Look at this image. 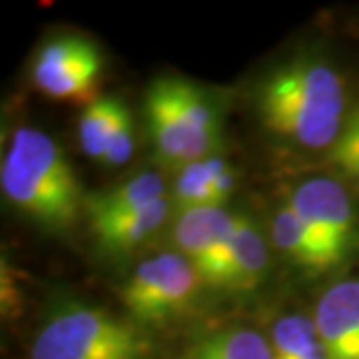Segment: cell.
<instances>
[{"label": "cell", "mask_w": 359, "mask_h": 359, "mask_svg": "<svg viewBox=\"0 0 359 359\" xmlns=\"http://www.w3.org/2000/svg\"><path fill=\"white\" fill-rule=\"evenodd\" d=\"M166 198V182L156 172H142L110 190L90 194L84 198V212L90 226L126 216L140 208Z\"/></svg>", "instance_id": "obj_12"}, {"label": "cell", "mask_w": 359, "mask_h": 359, "mask_svg": "<svg viewBox=\"0 0 359 359\" xmlns=\"http://www.w3.org/2000/svg\"><path fill=\"white\" fill-rule=\"evenodd\" d=\"M269 266V248L256 224L245 216L231 233L218 259L205 273L204 283L233 292H250L264 280Z\"/></svg>", "instance_id": "obj_8"}, {"label": "cell", "mask_w": 359, "mask_h": 359, "mask_svg": "<svg viewBox=\"0 0 359 359\" xmlns=\"http://www.w3.org/2000/svg\"><path fill=\"white\" fill-rule=\"evenodd\" d=\"M349 110L346 80L318 56L283 62L257 88L262 124L302 150H332Z\"/></svg>", "instance_id": "obj_1"}, {"label": "cell", "mask_w": 359, "mask_h": 359, "mask_svg": "<svg viewBox=\"0 0 359 359\" xmlns=\"http://www.w3.org/2000/svg\"><path fill=\"white\" fill-rule=\"evenodd\" d=\"M222 162L224 160L218 156H208L204 160L180 168L174 188H172V200L180 208V212L212 205L210 190H212V182Z\"/></svg>", "instance_id": "obj_17"}, {"label": "cell", "mask_w": 359, "mask_h": 359, "mask_svg": "<svg viewBox=\"0 0 359 359\" xmlns=\"http://www.w3.org/2000/svg\"><path fill=\"white\" fill-rule=\"evenodd\" d=\"M330 152L335 166L359 186V104L351 106L344 130Z\"/></svg>", "instance_id": "obj_18"}, {"label": "cell", "mask_w": 359, "mask_h": 359, "mask_svg": "<svg viewBox=\"0 0 359 359\" xmlns=\"http://www.w3.org/2000/svg\"><path fill=\"white\" fill-rule=\"evenodd\" d=\"M202 285V276L182 254H160L138 264L120 299L134 320L166 321L190 308Z\"/></svg>", "instance_id": "obj_5"}, {"label": "cell", "mask_w": 359, "mask_h": 359, "mask_svg": "<svg viewBox=\"0 0 359 359\" xmlns=\"http://www.w3.org/2000/svg\"><path fill=\"white\" fill-rule=\"evenodd\" d=\"M182 359H273V353L259 332L236 325L194 339Z\"/></svg>", "instance_id": "obj_14"}, {"label": "cell", "mask_w": 359, "mask_h": 359, "mask_svg": "<svg viewBox=\"0 0 359 359\" xmlns=\"http://www.w3.org/2000/svg\"><path fill=\"white\" fill-rule=\"evenodd\" d=\"M28 359H158L154 341L108 309L70 302L34 334Z\"/></svg>", "instance_id": "obj_3"}, {"label": "cell", "mask_w": 359, "mask_h": 359, "mask_svg": "<svg viewBox=\"0 0 359 359\" xmlns=\"http://www.w3.org/2000/svg\"><path fill=\"white\" fill-rule=\"evenodd\" d=\"M238 222L240 216L222 205H202L180 212L174 226V242L178 254L198 269L202 280L226 248Z\"/></svg>", "instance_id": "obj_9"}, {"label": "cell", "mask_w": 359, "mask_h": 359, "mask_svg": "<svg viewBox=\"0 0 359 359\" xmlns=\"http://www.w3.org/2000/svg\"><path fill=\"white\" fill-rule=\"evenodd\" d=\"M287 204L308 224L339 264L358 244V214L347 188L335 178L316 176L297 184Z\"/></svg>", "instance_id": "obj_7"}, {"label": "cell", "mask_w": 359, "mask_h": 359, "mask_svg": "<svg viewBox=\"0 0 359 359\" xmlns=\"http://www.w3.org/2000/svg\"><path fill=\"white\" fill-rule=\"evenodd\" d=\"M102 74V54L82 36H54L40 44L32 60V82L52 100L94 102Z\"/></svg>", "instance_id": "obj_6"}, {"label": "cell", "mask_w": 359, "mask_h": 359, "mask_svg": "<svg viewBox=\"0 0 359 359\" xmlns=\"http://www.w3.org/2000/svg\"><path fill=\"white\" fill-rule=\"evenodd\" d=\"M313 321L327 359H359V280H346L325 290Z\"/></svg>", "instance_id": "obj_10"}, {"label": "cell", "mask_w": 359, "mask_h": 359, "mask_svg": "<svg viewBox=\"0 0 359 359\" xmlns=\"http://www.w3.org/2000/svg\"><path fill=\"white\" fill-rule=\"evenodd\" d=\"M271 242L292 264L309 271H325L339 266V259L297 216L292 205L282 204L271 216Z\"/></svg>", "instance_id": "obj_11"}, {"label": "cell", "mask_w": 359, "mask_h": 359, "mask_svg": "<svg viewBox=\"0 0 359 359\" xmlns=\"http://www.w3.org/2000/svg\"><path fill=\"white\" fill-rule=\"evenodd\" d=\"M0 188L18 212L48 230L70 228L84 210L86 196L62 146L32 126L13 132L2 156Z\"/></svg>", "instance_id": "obj_2"}, {"label": "cell", "mask_w": 359, "mask_h": 359, "mask_svg": "<svg viewBox=\"0 0 359 359\" xmlns=\"http://www.w3.org/2000/svg\"><path fill=\"white\" fill-rule=\"evenodd\" d=\"M236 184H238V178H236V172L230 164L222 162V166L218 168L216 176H214V182H212V190H210V202L212 205H222L228 198L231 196V192L236 190Z\"/></svg>", "instance_id": "obj_21"}, {"label": "cell", "mask_w": 359, "mask_h": 359, "mask_svg": "<svg viewBox=\"0 0 359 359\" xmlns=\"http://www.w3.org/2000/svg\"><path fill=\"white\" fill-rule=\"evenodd\" d=\"M124 110L126 104L114 96H98L94 102L84 106L78 120V142L88 158L102 162L108 140Z\"/></svg>", "instance_id": "obj_16"}, {"label": "cell", "mask_w": 359, "mask_h": 359, "mask_svg": "<svg viewBox=\"0 0 359 359\" xmlns=\"http://www.w3.org/2000/svg\"><path fill=\"white\" fill-rule=\"evenodd\" d=\"M0 304H2V313L6 318H16L22 311V287L18 283V271L14 269L11 262L2 259L0 266Z\"/></svg>", "instance_id": "obj_20"}, {"label": "cell", "mask_w": 359, "mask_h": 359, "mask_svg": "<svg viewBox=\"0 0 359 359\" xmlns=\"http://www.w3.org/2000/svg\"><path fill=\"white\" fill-rule=\"evenodd\" d=\"M146 120L158 156L180 168L208 158L219 138L214 106L180 78L152 82L146 94Z\"/></svg>", "instance_id": "obj_4"}, {"label": "cell", "mask_w": 359, "mask_h": 359, "mask_svg": "<svg viewBox=\"0 0 359 359\" xmlns=\"http://www.w3.org/2000/svg\"><path fill=\"white\" fill-rule=\"evenodd\" d=\"M132 154H134V124H132V114L126 108L108 140L102 164L108 168L122 166L132 158Z\"/></svg>", "instance_id": "obj_19"}, {"label": "cell", "mask_w": 359, "mask_h": 359, "mask_svg": "<svg viewBox=\"0 0 359 359\" xmlns=\"http://www.w3.org/2000/svg\"><path fill=\"white\" fill-rule=\"evenodd\" d=\"M172 214V198H162L154 204L130 212L126 216L90 226L98 244L108 252L124 254L152 240Z\"/></svg>", "instance_id": "obj_13"}, {"label": "cell", "mask_w": 359, "mask_h": 359, "mask_svg": "<svg viewBox=\"0 0 359 359\" xmlns=\"http://www.w3.org/2000/svg\"><path fill=\"white\" fill-rule=\"evenodd\" d=\"M273 359H327L316 321L302 313L283 316L271 325Z\"/></svg>", "instance_id": "obj_15"}]
</instances>
